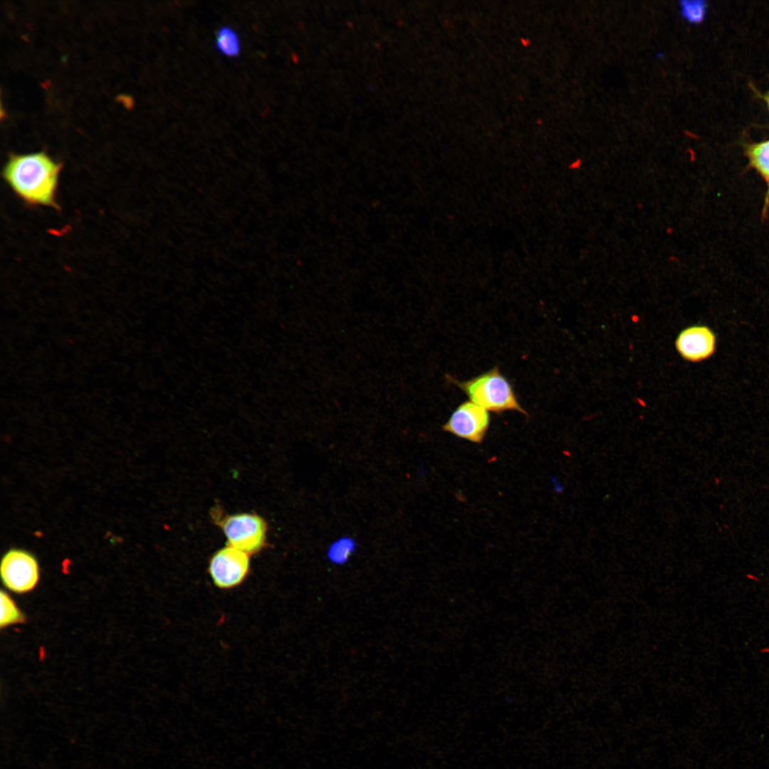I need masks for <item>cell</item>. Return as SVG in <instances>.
<instances>
[{"label":"cell","mask_w":769,"mask_h":769,"mask_svg":"<svg viewBox=\"0 0 769 769\" xmlns=\"http://www.w3.org/2000/svg\"><path fill=\"white\" fill-rule=\"evenodd\" d=\"M668 260H669V262H671V263H678V261H679V258H678V257H677L676 256H674V255H671V256H669V257L668 258Z\"/></svg>","instance_id":"16"},{"label":"cell","mask_w":769,"mask_h":769,"mask_svg":"<svg viewBox=\"0 0 769 769\" xmlns=\"http://www.w3.org/2000/svg\"><path fill=\"white\" fill-rule=\"evenodd\" d=\"M521 42L524 46H527L530 43L529 40L526 38H522Z\"/></svg>","instance_id":"19"},{"label":"cell","mask_w":769,"mask_h":769,"mask_svg":"<svg viewBox=\"0 0 769 769\" xmlns=\"http://www.w3.org/2000/svg\"><path fill=\"white\" fill-rule=\"evenodd\" d=\"M217 49L229 57L237 56L241 51V43L237 33L229 26L221 27L216 39Z\"/></svg>","instance_id":"10"},{"label":"cell","mask_w":769,"mask_h":769,"mask_svg":"<svg viewBox=\"0 0 769 769\" xmlns=\"http://www.w3.org/2000/svg\"><path fill=\"white\" fill-rule=\"evenodd\" d=\"M62 163L44 151L9 155L2 178L15 195L31 207L43 206L56 210Z\"/></svg>","instance_id":"1"},{"label":"cell","mask_w":769,"mask_h":769,"mask_svg":"<svg viewBox=\"0 0 769 769\" xmlns=\"http://www.w3.org/2000/svg\"><path fill=\"white\" fill-rule=\"evenodd\" d=\"M214 518L227 545L251 555L267 547L268 524L261 516L244 512L225 516L216 513Z\"/></svg>","instance_id":"3"},{"label":"cell","mask_w":769,"mask_h":769,"mask_svg":"<svg viewBox=\"0 0 769 769\" xmlns=\"http://www.w3.org/2000/svg\"><path fill=\"white\" fill-rule=\"evenodd\" d=\"M746 577L747 578H748L749 580H751L753 581L760 582V579L758 577H756L755 575H754L748 574V575H746Z\"/></svg>","instance_id":"15"},{"label":"cell","mask_w":769,"mask_h":769,"mask_svg":"<svg viewBox=\"0 0 769 769\" xmlns=\"http://www.w3.org/2000/svg\"><path fill=\"white\" fill-rule=\"evenodd\" d=\"M673 232H674V229L672 227L666 228V233L667 235H671L673 234Z\"/></svg>","instance_id":"18"},{"label":"cell","mask_w":769,"mask_h":769,"mask_svg":"<svg viewBox=\"0 0 769 769\" xmlns=\"http://www.w3.org/2000/svg\"><path fill=\"white\" fill-rule=\"evenodd\" d=\"M760 652L762 654H769V647L761 648Z\"/></svg>","instance_id":"17"},{"label":"cell","mask_w":769,"mask_h":769,"mask_svg":"<svg viewBox=\"0 0 769 769\" xmlns=\"http://www.w3.org/2000/svg\"><path fill=\"white\" fill-rule=\"evenodd\" d=\"M680 12L682 17L690 23H700L706 16L707 4L703 1H680Z\"/></svg>","instance_id":"12"},{"label":"cell","mask_w":769,"mask_h":769,"mask_svg":"<svg viewBox=\"0 0 769 769\" xmlns=\"http://www.w3.org/2000/svg\"><path fill=\"white\" fill-rule=\"evenodd\" d=\"M675 346L679 355L689 362H700L716 352L717 338L714 331L702 324L692 325L677 335Z\"/></svg>","instance_id":"7"},{"label":"cell","mask_w":769,"mask_h":769,"mask_svg":"<svg viewBox=\"0 0 769 769\" xmlns=\"http://www.w3.org/2000/svg\"><path fill=\"white\" fill-rule=\"evenodd\" d=\"M581 164H582V160L580 159H577L575 161H574L573 162H572L570 164L569 167L571 169H577L581 166Z\"/></svg>","instance_id":"14"},{"label":"cell","mask_w":769,"mask_h":769,"mask_svg":"<svg viewBox=\"0 0 769 769\" xmlns=\"http://www.w3.org/2000/svg\"><path fill=\"white\" fill-rule=\"evenodd\" d=\"M448 381L466 394L470 401L488 412L501 414L516 411L528 415L521 407L510 381L498 367L466 381L448 376Z\"/></svg>","instance_id":"2"},{"label":"cell","mask_w":769,"mask_h":769,"mask_svg":"<svg viewBox=\"0 0 769 769\" xmlns=\"http://www.w3.org/2000/svg\"><path fill=\"white\" fill-rule=\"evenodd\" d=\"M743 150L748 166L757 172L766 185L763 207V216L765 217L769 209V139L760 142H746Z\"/></svg>","instance_id":"8"},{"label":"cell","mask_w":769,"mask_h":769,"mask_svg":"<svg viewBox=\"0 0 769 769\" xmlns=\"http://www.w3.org/2000/svg\"><path fill=\"white\" fill-rule=\"evenodd\" d=\"M490 424L488 412L471 401L461 403L451 413L443 429L473 443H481Z\"/></svg>","instance_id":"6"},{"label":"cell","mask_w":769,"mask_h":769,"mask_svg":"<svg viewBox=\"0 0 769 769\" xmlns=\"http://www.w3.org/2000/svg\"><path fill=\"white\" fill-rule=\"evenodd\" d=\"M251 557L227 544L215 551L207 567L214 585L221 590H231L242 585L251 574Z\"/></svg>","instance_id":"4"},{"label":"cell","mask_w":769,"mask_h":769,"mask_svg":"<svg viewBox=\"0 0 769 769\" xmlns=\"http://www.w3.org/2000/svg\"><path fill=\"white\" fill-rule=\"evenodd\" d=\"M0 575L8 590L17 594L27 593L33 590L39 582V563L31 552L11 548L1 558Z\"/></svg>","instance_id":"5"},{"label":"cell","mask_w":769,"mask_h":769,"mask_svg":"<svg viewBox=\"0 0 769 769\" xmlns=\"http://www.w3.org/2000/svg\"><path fill=\"white\" fill-rule=\"evenodd\" d=\"M758 96L765 103L769 114V90L763 94H758Z\"/></svg>","instance_id":"13"},{"label":"cell","mask_w":769,"mask_h":769,"mask_svg":"<svg viewBox=\"0 0 769 769\" xmlns=\"http://www.w3.org/2000/svg\"><path fill=\"white\" fill-rule=\"evenodd\" d=\"M0 627L5 628L11 625L22 623L25 616L15 601L6 591L1 590Z\"/></svg>","instance_id":"9"},{"label":"cell","mask_w":769,"mask_h":769,"mask_svg":"<svg viewBox=\"0 0 769 769\" xmlns=\"http://www.w3.org/2000/svg\"><path fill=\"white\" fill-rule=\"evenodd\" d=\"M662 56H663V54H662V53H659V55H658V54L656 55V57H657V58H662Z\"/></svg>","instance_id":"20"},{"label":"cell","mask_w":769,"mask_h":769,"mask_svg":"<svg viewBox=\"0 0 769 769\" xmlns=\"http://www.w3.org/2000/svg\"><path fill=\"white\" fill-rule=\"evenodd\" d=\"M356 546L353 538L349 536L341 537L330 545L328 550V558L334 563H343L355 552Z\"/></svg>","instance_id":"11"}]
</instances>
